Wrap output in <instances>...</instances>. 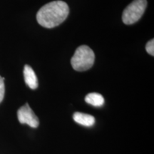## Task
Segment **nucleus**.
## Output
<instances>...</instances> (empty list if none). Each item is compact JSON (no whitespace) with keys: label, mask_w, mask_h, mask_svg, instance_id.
I'll return each mask as SVG.
<instances>
[{"label":"nucleus","mask_w":154,"mask_h":154,"mask_svg":"<svg viewBox=\"0 0 154 154\" xmlns=\"http://www.w3.org/2000/svg\"><path fill=\"white\" fill-rule=\"evenodd\" d=\"M5 78L0 76V103L2 101L5 96Z\"/></svg>","instance_id":"nucleus-9"},{"label":"nucleus","mask_w":154,"mask_h":154,"mask_svg":"<svg viewBox=\"0 0 154 154\" xmlns=\"http://www.w3.org/2000/svg\"><path fill=\"white\" fill-rule=\"evenodd\" d=\"M17 117L20 124H27L32 128H37L39 124L38 117L27 103L19 108L17 111Z\"/></svg>","instance_id":"nucleus-4"},{"label":"nucleus","mask_w":154,"mask_h":154,"mask_svg":"<svg viewBox=\"0 0 154 154\" xmlns=\"http://www.w3.org/2000/svg\"><path fill=\"white\" fill-rule=\"evenodd\" d=\"M73 119L77 124L84 126H92L95 123V118L93 116L84 113H74L73 115Z\"/></svg>","instance_id":"nucleus-6"},{"label":"nucleus","mask_w":154,"mask_h":154,"mask_svg":"<svg viewBox=\"0 0 154 154\" xmlns=\"http://www.w3.org/2000/svg\"><path fill=\"white\" fill-rule=\"evenodd\" d=\"M147 7L146 0H134L123 11L122 20L125 24H133L141 18Z\"/></svg>","instance_id":"nucleus-3"},{"label":"nucleus","mask_w":154,"mask_h":154,"mask_svg":"<svg viewBox=\"0 0 154 154\" xmlns=\"http://www.w3.org/2000/svg\"><path fill=\"white\" fill-rule=\"evenodd\" d=\"M24 76L25 83L32 89H36L38 87V79L36 75L29 65H25L24 68Z\"/></svg>","instance_id":"nucleus-5"},{"label":"nucleus","mask_w":154,"mask_h":154,"mask_svg":"<svg viewBox=\"0 0 154 154\" xmlns=\"http://www.w3.org/2000/svg\"><path fill=\"white\" fill-rule=\"evenodd\" d=\"M69 14V7L63 1H54L46 4L38 11L36 20L42 26L54 28L64 22Z\"/></svg>","instance_id":"nucleus-1"},{"label":"nucleus","mask_w":154,"mask_h":154,"mask_svg":"<svg viewBox=\"0 0 154 154\" xmlns=\"http://www.w3.org/2000/svg\"><path fill=\"white\" fill-rule=\"evenodd\" d=\"M146 50L150 55L154 56V39L152 38L146 45Z\"/></svg>","instance_id":"nucleus-8"},{"label":"nucleus","mask_w":154,"mask_h":154,"mask_svg":"<svg viewBox=\"0 0 154 154\" xmlns=\"http://www.w3.org/2000/svg\"><path fill=\"white\" fill-rule=\"evenodd\" d=\"M95 54L91 48L86 45L78 47L71 59V64L77 72H85L93 66Z\"/></svg>","instance_id":"nucleus-2"},{"label":"nucleus","mask_w":154,"mask_h":154,"mask_svg":"<svg viewBox=\"0 0 154 154\" xmlns=\"http://www.w3.org/2000/svg\"><path fill=\"white\" fill-rule=\"evenodd\" d=\"M85 101L88 104L94 106H101L104 103V99L101 94L98 93H90L87 94L85 97Z\"/></svg>","instance_id":"nucleus-7"}]
</instances>
